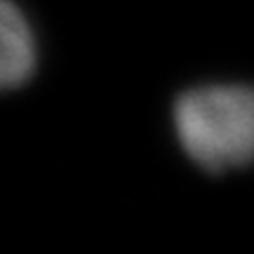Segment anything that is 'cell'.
I'll return each instance as SVG.
<instances>
[{"instance_id": "7a4b0ae2", "label": "cell", "mask_w": 254, "mask_h": 254, "mask_svg": "<svg viewBox=\"0 0 254 254\" xmlns=\"http://www.w3.org/2000/svg\"><path fill=\"white\" fill-rule=\"evenodd\" d=\"M40 66V38L33 19L14 0H2L0 9V82L19 90L36 78Z\"/></svg>"}, {"instance_id": "6da1fadb", "label": "cell", "mask_w": 254, "mask_h": 254, "mask_svg": "<svg viewBox=\"0 0 254 254\" xmlns=\"http://www.w3.org/2000/svg\"><path fill=\"white\" fill-rule=\"evenodd\" d=\"M170 127L184 158L205 174L245 170L254 165V87L193 85L172 101Z\"/></svg>"}]
</instances>
